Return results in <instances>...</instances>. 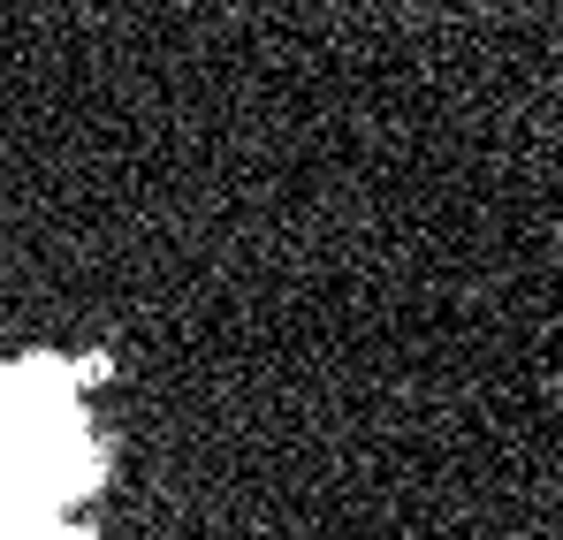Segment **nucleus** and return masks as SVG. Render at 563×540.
Wrapping results in <instances>:
<instances>
[{"label":"nucleus","instance_id":"obj_1","mask_svg":"<svg viewBox=\"0 0 563 540\" xmlns=\"http://www.w3.org/2000/svg\"><path fill=\"white\" fill-rule=\"evenodd\" d=\"M0 540H23V533H0Z\"/></svg>","mask_w":563,"mask_h":540}]
</instances>
